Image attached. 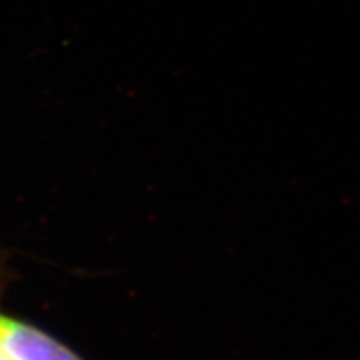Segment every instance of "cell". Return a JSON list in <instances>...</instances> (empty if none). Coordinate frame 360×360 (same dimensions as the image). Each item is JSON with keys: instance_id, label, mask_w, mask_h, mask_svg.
Returning <instances> with one entry per match:
<instances>
[{"instance_id": "6da1fadb", "label": "cell", "mask_w": 360, "mask_h": 360, "mask_svg": "<svg viewBox=\"0 0 360 360\" xmlns=\"http://www.w3.org/2000/svg\"><path fill=\"white\" fill-rule=\"evenodd\" d=\"M0 352L11 360H82L37 328L0 314Z\"/></svg>"}, {"instance_id": "7a4b0ae2", "label": "cell", "mask_w": 360, "mask_h": 360, "mask_svg": "<svg viewBox=\"0 0 360 360\" xmlns=\"http://www.w3.org/2000/svg\"><path fill=\"white\" fill-rule=\"evenodd\" d=\"M0 360H11V359H8L7 355H4L2 352H0Z\"/></svg>"}]
</instances>
